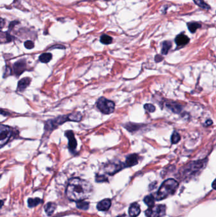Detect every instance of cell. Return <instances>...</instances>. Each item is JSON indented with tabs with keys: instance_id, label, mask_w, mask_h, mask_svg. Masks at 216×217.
Returning <instances> with one entry per match:
<instances>
[{
	"instance_id": "d6986e66",
	"label": "cell",
	"mask_w": 216,
	"mask_h": 217,
	"mask_svg": "<svg viewBox=\"0 0 216 217\" xmlns=\"http://www.w3.org/2000/svg\"><path fill=\"white\" fill-rule=\"evenodd\" d=\"M188 28L191 33H195L197 29L201 28V25L197 22H189L188 24Z\"/></svg>"
},
{
	"instance_id": "ffe728a7",
	"label": "cell",
	"mask_w": 216,
	"mask_h": 217,
	"mask_svg": "<svg viewBox=\"0 0 216 217\" xmlns=\"http://www.w3.org/2000/svg\"><path fill=\"white\" fill-rule=\"evenodd\" d=\"M112 37L108 35H107V34H103L100 37L101 43L104 45H109L112 43Z\"/></svg>"
},
{
	"instance_id": "e0dca14e",
	"label": "cell",
	"mask_w": 216,
	"mask_h": 217,
	"mask_svg": "<svg viewBox=\"0 0 216 217\" xmlns=\"http://www.w3.org/2000/svg\"><path fill=\"white\" fill-rule=\"evenodd\" d=\"M42 201L41 199L39 198H30V199H28V206L30 208H33L35 207L36 206L39 204L41 203V202Z\"/></svg>"
},
{
	"instance_id": "83f0119b",
	"label": "cell",
	"mask_w": 216,
	"mask_h": 217,
	"mask_svg": "<svg viewBox=\"0 0 216 217\" xmlns=\"http://www.w3.org/2000/svg\"><path fill=\"white\" fill-rule=\"evenodd\" d=\"M162 60H163V57H161L160 55H156V56H155V60L157 62H160V61H162Z\"/></svg>"
},
{
	"instance_id": "ba28073f",
	"label": "cell",
	"mask_w": 216,
	"mask_h": 217,
	"mask_svg": "<svg viewBox=\"0 0 216 217\" xmlns=\"http://www.w3.org/2000/svg\"><path fill=\"white\" fill-rule=\"evenodd\" d=\"M125 165H123L121 163L119 164L110 163L105 167V169L106 171H107V173H108L110 175H113L117 173V171L120 170Z\"/></svg>"
},
{
	"instance_id": "7402d4cb",
	"label": "cell",
	"mask_w": 216,
	"mask_h": 217,
	"mask_svg": "<svg viewBox=\"0 0 216 217\" xmlns=\"http://www.w3.org/2000/svg\"><path fill=\"white\" fill-rule=\"evenodd\" d=\"M193 1H194L199 7L202 8L204 10H208L210 8V6L208 5L207 3L205 2L203 0H193Z\"/></svg>"
},
{
	"instance_id": "484cf974",
	"label": "cell",
	"mask_w": 216,
	"mask_h": 217,
	"mask_svg": "<svg viewBox=\"0 0 216 217\" xmlns=\"http://www.w3.org/2000/svg\"><path fill=\"white\" fill-rule=\"evenodd\" d=\"M24 46L26 48L32 49L34 47V44L32 41H26L24 43Z\"/></svg>"
},
{
	"instance_id": "4fadbf2b",
	"label": "cell",
	"mask_w": 216,
	"mask_h": 217,
	"mask_svg": "<svg viewBox=\"0 0 216 217\" xmlns=\"http://www.w3.org/2000/svg\"><path fill=\"white\" fill-rule=\"evenodd\" d=\"M31 83V79L29 78H24L20 80L18 84V90L19 91H23L25 90Z\"/></svg>"
},
{
	"instance_id": "7a4b0ae2",
	"label": "cell",
	"mask_w": 216,
	"mask_h": 217,
	"mask_svg": "<svg viewBox=\"0 0 216 217\" xmlns=\"http://www.w3.org/2000/svg\"><path fill=\"white\" fill-rule=\"evenodd\" d=\"M179 184L173 178H169L163 182L157 193L155 199L158 201L164 199L167 197L172 195L177 190Z\"/></svg>"
},
{
	"instance_id": "1f68e13d",
	"label": "cell",
	"mask_w": 216,
	"mask_h": 217,
	"mask_svg": "<svg viewBox=\"0 0 216 217\" xmlns=\"http://www.w3.org/2000/svg\"><path fill=\"white\" fill-rule=\"evenodd\" d=\"M118 217H127L126 215H122V216H118Z\"/></svg>"
},
{
	"instance_id": "9c48e42d",
	"label": "cell",
	"mask_w": 216,
	"mask_h": 217,
	"mask_svg": "<svg viewBox=\"0 0 216 217\" xmlns=\"http://www.w3.org/2000/svg\"><path fill=\"white\" fill-rule=\"evenodd\" d=\"M175 42L178 47H183L189 42V38L183 33L179 34L175 38Z\"/></svg>"
},
{
	"instance_id": "7c38bea8",
	"label": "cell",
	"mask_w": 216,
	"mask_h": 217,
	"mask_svg": "<svg viewBox=\"0 0 216 217\" xmlns=\"http://www.w3.org/2000/svg\"><path fill=\"white\" fill-rule=\"evenodd\" d=\"M140 207L139 205L137 203H132L129 207V215L132 217H136L140 213Z\"/></svg>"
},
{
	"instance_id": "30bf717a",
	"label": "cell",
	"mask_w": 216,
	"mask_h": 217,
	"mask_svg": "<svg viewBox=\"0 0 216 217\" xmlns=\"http://www.w3.org/2000/svg\"><path fill=\"white\" fill-rule=\"evenodd\" d=\"M138 163V156L136 154L129 155L126 158L125 167H131L136 165Z\"/></svg>"
},
{
	"instance_id": "6da1fadb",
	"label": "cell",
	"mask_w": 216,
	"mask_h": 217,
	"mask_svg": "<svg viewBox=\"0 0 216 217\" xmlns=\"http://www.w3.org/2000/svg\"><path fill=\"white\" fill-rule=\"evenodd\" d=\"M92 190V185L88 182L79 178H73L68 183L66 194L70 200L77 202L88 198Z\"/></svg>"
},
{
	"instance_id": "5b68a950",
	"label": "cell",
	"mask_w": 216,
	"mask_h": 217,
	"mask_svg": "<svg viewBox=\"0 0 216 217\" xmlns=\"http://www.w3.org/2000/svg\"><path fill=\"white\" fill-rule=\"evenodd\" d=\"M12 129L8 126L0 124V147L8 142L12 135Z\"/></svg>"
},
{
	"instance_id": "4316f807",
	"label": "cell",
	"mask_w": 216,
	"mask_h": 217,
	"mask_svg": "<svg viewBox=\"0 0 216 217\" xmlns=\"http://www.w3.org/2000/svg\"><path fill=\"white\" fill-rule=\"evenodd\" d=\"M5 24V21L4 19L0 18V31L2 30V29L4 28Z\"/></svg>"
},
{
	"instance_id": "44dd1931",
	"label": "cell",
	"mask_w": 216,
	"mask_h": 217,
	"mask_svg": "<svg viewBox=\"0 0 216 217\" xmlns=\"http://www.w3.org/2000/svg\"><path fill=\"white\" fill-rule=\"evenodd\" d=\"M76 206L79 209H83V210H87V209L89 208V204L88 202L84 201V200H83V201H77L76 203Z\"/></svg>"
},
{
	"instance_id": "9a60e30c",
	"label": "cell",
	"mask_w": 216,
	"mask_h": 217,
	"mask_svg": "<svg viewBox=\"0 0 216 217\" xmlns=\"http://www.w3.org/2000/svg\"><path fill=\"white\" fill-rule=\"evenodd\" d=\"M172 47V43L170 41H165L163 42L162 43V54L167 55L168 53V52L170 48Z\"/></svg>"
},
{
	"instance_id": "277c9868",
	"label": "cell",
	"mask_w": 216,
	"mask_h": 217,
	"mask_svg": "<svg viewBox=\"0 0 216 217\" xmlns=\"http://www.w3.org/2000/svg\"><path fill=\"white\" fill-rule=\"evenodd\" d=\"M166 207L164 205H157L149 208L145 212L147 217H163L165 215Z\"/></svg>"
},
{
	"instance_id": "52a82bcc",
	"label": "cell",
	"mask_w": 216,
	"mask_h": 217,
	"mask_svg": "<svg viewBox=\"0 0 216 217\" xmlns=\"http://www.w3.org/2000/svg\"><path fill=\"white\" fill-rule=\"evenodd\" d=\"M26 69V63L24 60H20L15 63L13 66L14 73L17 76L20 75Z\"/></svg>"
},
{
	"instance_id": "3957f363",
	"label": "cell",
	"mask_w": 216,
	"mask_h": 217,
	"mask_svg": "<svg viewBox=\"0 0 216 217\" xmlns=\"http://www.w3.org/2000/svg\"><path fill=\"white\" fill-rule=\"evenodd\" d=\"M97 107L101 112L105 114H110L115 110V103L112 100H108L105 97H101L96 102Z\"/></svg>"
},
{
	"instance_id": "f546056e",
	"label": "cell",
	"mask_w": 216,
	"mask_h": 217,
	"mask_svg": "<svg viewBox=\"0 0 216 217\" xmlns=\"http://www.w3.org/2000/svg\"><path fill=\"white\" fill-rule=\"evenodd\" d=\"M3 204H4V202H3V201L2 200H0V209L3 207Z\"/></svg>"
},
{
	"instance_id": "5bb4252c",
	"label": "cell",
	"mask_w": 216,
	"mask_h": 217,
	"mask_svg": "<svg viewBox=\"0 0 216 217\" xmlns=\"http://www.w3.org/2000/svg\"><path fill=\"white\" fill-rule=\"evenodd\" d=\"M56 204L54 203H48L46 204V205L45 206V211H46V214L48 216L51 215L55 210L56 209Z\"/></svg>"
},
{
	"instance_id": "cb8c5ba5",
	"label": "cell",
	"mask_w": 216,
	"mask_h": 217,
	"mask_svg": "<svg viewBox=\"0 0 216 217\" xmlns=\"http://www.w3.org/2000/svg\"><path fill=\"white\" fill-rule=\"evenodd\" d=\"M167 107L171 110L172 112H175V113H179L181 110V106L177 104H174V105L169 104L167 105Z\"/></svg>"
},
{
	"instance_id": "f1b7e54d",
	"label": "cell",
	"mask_w": 216,
	"mask_h": 217,
	"mask_svg": "<svg viewBox=\"0 0 216 217\" xmlns=\"http://www.w3.org/2000/svg\"><path fill=\"white\" fill-rule=\"evenodd\" d=\"M212 121L211 120H208L207 121H206V123H205V124H207L206 126H210L212 124Z\"/></svg>"
},
{
	"instance_id": "ac0fdd59",
	"label": "cell",
	"mask_w": 216,
	"mask_h": 217,
	"mask_svg": "<svg viewBox=\"0 0 216 217\" xmlns=\"http://www.w3.org/2000/svg\"><path fill=\"white\" fill-rule=\"evenodd\" d=\"M52 58V55L50 53H44L39 56V60L43 63H48Z\"/></svg>"
},
{
	"instance_id": "8fae6325",
	"label": "cell",
	"mask_w": 216,
	"mask_h": 217,
	"mask_svg": "<svg viewBox=\"0 0 216 217\" xmlns=\"http://www.w3.org/2000/svg\"><path fill=\"white\" fill-rule=\"evenodd\" d=\"M111 206V200L106 199L102 200L97 204V209L99 211H107Z\"/></svg>"
},
{
	"instance_id": "8992f818",
	"label": "cell",
	"mask_w": 216,
	"mask_h": 217,
	"mask_svg": "<svg viewBox=\"0 0 216 217\" xmlns=\"http://www.w3.org/2000/svg\"><path fill=\"white\" fill-rule=\"evenodd\" d=\"M65 136L69 139V148L70 151L74 152L77 147V141L75 139L74 133L72 131L65 132Z\"/></svg>"
},
{
	"instance_id": "4dcf8cb0",
	"label": "cell",
	"mask_w": 216,
	"mask_h": 217,
	"mask_svg": "<svg viewBox=\"0 0 216 217\" xmlns=\"http://www.w3.org/2000/svg\"><path fill=\"white\" fill-rule=\"evenodd\" d=\"M215 180H214V182H213V184H212V185H213V188H214V189H215Z\"/></svg>"
},
{
	"instance_id": "603a6c76",
	"label": "cell",
	"mask_w": 216,
	"mask_h": 217,
	"mask_svg": "<svg viewBox=\"0 0 216 217\" xmlns=\"http://www.w3.org/2000/svg\"><path fill=\"white\" fill-rule=\"evenodd\" d=\"M181 140V136L177 131H174L171 136V142L173 144L178 143Z\"/></svg>"
},
{
	"instance_id": "2e32d148",
	"label": "cell",
	"mask_w": 216,
	"mask_h": 217,
	"mask_svg": "<svg viewBox=\"0 0 216 217\" xmlns=\"http://www.w3.org/2000/svg\"><path fill=\"white\" fill-rule=\"evenodd\" d=\"M155 198L152 195L147 196L145 197V199H144V202H145V203L149 208L153 206L155 204Z\"/></svg>"
},
{
	"instance_id": "d4e9b609",
	"label": "cell",
	"mask_w": 216,
	"mask_h": 217,
	"mask_svg": "<svg viewBox=\"0 0 216 217\" xmlns=\"http://www.w3.org/2000/svg\"><path fill=\"white\" fill-rule=\"evenodd\" d=\"M144 108H145L147 111L150 112H153L155 110V107L153 104H146L144 105Z\"/></svg>"
}]
</instances>
